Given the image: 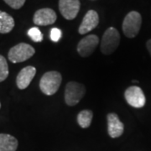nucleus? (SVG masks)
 <instances>
[{
  "label": "nucleus",
  "instance_id": "21",
  "mask_svg": "<svg viewBox=\"0 0 151 151\" xmlns=\"http://www.w3.org/2000/svg\"><path fill=\"white\" fill-rule=\"evenodd\" d=\"M0 108H1V103H0Z\"/></svg>",
  "mask_w": 151,
  "mask_h": 151
},
{
  "label": "nucleus",
  "instance_id": "18",
  "mask_svg": "<svg viewBox=\"0 0 151 151\" xmlns=\"http://www.w3.org/2000/svg\"><path fill=\"white\" fill-rule=\"evenodd\" d=\"M4 1L8 5L10 6L12 9H19L25 3V0H4Z\"/></svg>",
  "mask_w": 151,
  "mask_h": 151
},
{
  "label": "nucleus",
  "instance_id": "13",
  "mask_svg": "<svg viewBox=\"0 0 151 151\" xmlns=\"http://www.w3.org/2000/svg\"><path fill=\"white\" fill-rule=\"evenodd\" d=\"M18 140L10 134H0V151H16Z\"/></svg>",
  "mask_w": 151,
  "mask_h": 151
},
{
  "label": "nucleus",
  "instance_id": "9",
  "mask_svg": "<svg viewBox=\"0 0 151 151\" xmlns=\"http://www.w3.org/2000/svg\"><path fill=\"white\" fill-rule=\"evenodd\" d=\"M57 19V15L53 9L45 8L40 9L35 13V15L33 18V21L40 26H46L53 24Z\"/></svg>",
  "mask_w": 151,
  "mask_h": 151
},
{
  "label": "nucleus",
  "instance_id": "11",
  "mask_svg": "<svg viewBox=\"0 0 151 151\" xmlns=\"http://www.w3.org/2000/svg\"><path fill=\"white\" fill-rule=\"evenodd\" d=\"M108 119V132L111 138H119L123 134L124 130V124L120 121L116 113H109Z\"/></svg>",
  "mask_w": 151,
  "mask_h": 151
},
{
  "label": "nucleus",
  "instance_id": "6",
  "mask_svg": "<svg viewBox=\"0 0 151 151\" xmlns=\"http://www.w3.org/2000/svg\"><path fill=\"white\" fill-rule=\"evenodd\" d=\"M127 103L135 108H143L146 102L145 96L140 87L137 86H129L124 92Z\"/></svg>",
  "mask_w": 151,
  "mask_h": 151
},
{
  "label": "nucleus",
  "instance_id": "2",
  "mask_svg": "<svg viewBox=\"0 0 151 151\" xmlns=\"http://www.w3.org/2000/svg\"><path fill=\"white\" fill-rule=\"evenodd\" d=\"M120 43V35L117 29L108 28L104 32L101 41V50L104 55L113 53L119 47Z\"/></svg>",
  "mask_w": 151,
  "mask_h": 151
},
{
  "label": "nucleus",
  "instance_id": "1",
  "mask_svg": "<svg viewBox=\"0 0 151 151\" xmlns=\"http://www.w3.org/2000/svg\"><path fill=\"white\" fill-rule=\"evenodd\" d=\"M61 75L58 71L51 70L45 73L40 81V88L44 94L51 96L58 91L61 84Z\"/></svg>",
  "mask_w": 151,
  "mask_h": 151
},
{
  "label": "nucleus",
  "instance_id": "16",
  "mask_svg": "<svg viewBox=\"0 0 151 151\" xmlns=\"http://www.w3.org/2000/svg\"><path fill=\"white\" fill-rule=\"evenodd\" d=\"M9 76V65L6 59L0 55V82L4 81Z\"/></svg>",
  "mask_w": 151,
  "mask_h": 151
},
{
  "label": "nucleus",
  "instance_id": "14",
  "mask_svg": "<svg viewBox=\"0 0 151 151\" xmlns=\"http://www.w3.org/2000/svg\"><path fill=\"white\" fill-rule=\"evenodd\" d=\"M14 27V19L6 12L0 10V34H8Z\"/></svg>",
  "mask_w": 151,
  "mask_h": 151
},
{
  "label": "nucleus",
  "instance_id": "5",
  "mask_svg": "<svg viewBox=\"0 0 151 151\" xmlns=\"http://www.w3.org/2000/svg\"><path fill=\"white\" fill-rule=\"evenodd\" d=\"M86 93V87L76 81H70L65 89V102L68 106H75Z\"/></svg>",
  "mask_w": 151,
  "mask_h": 151
},
{
  "label": "nucleus",
  "instance_id": "17",
  "mask_svg": "<svg viewBox=\"0 0 151 151\" xmlns=\"http://www.w3.org/2000/svg\"><path fill=\"white\" fill-rule=\"evenodd\" d=\"M28 35L35 42H41L43 40V35L37 27L30 28L28 30Z\"/></svg>",
  "mask_w": 151,
  "mask_h": 151
},
{
  "label": "nucleus",
  "instance_id": "19",
  "mask_svg": "<svg viewBox=\"0 0 151 151\" xmlns=\"http://www.w3.org/2000/svg\"><path fill=\"white\" fill-rule=\"evenodd\" d=\"M61 37V30L57 28H53L50 30V39L52 41L57 42Z\"/></svg>",
  "mask_w": 151,
  "mask_h": 151
},
{
  "label": "nucleus",
  "instance_id": "8",
  "mask_svg": "<svg viewBox=\"0 0 151 151\" xmlns=\"http://www.w3.org/2000/svg\"><path fill=\"white\" fill-rule=\"evenodd\" d=\"M79 0H60L59 9L62 16L67 20H72L77 16L80 10Z\"/></svg>",
  "mask_w": 151,
  "mask_h": 151
},
{
  "label": "nucleus",
  "instance_id": "12",
  "mask_svg": "<svg viewBox=\"0 0 151 151\" xmlns=\"http://www.w3.org/2000/svg\"><path fill=\"white\" fill-rule=\"evenodd\" d=\"M35 74H36V69L34 66L29 65L23 68L17 76V86L21 90L27 88L33 80V78L35 77Z\"/></svg>",
  "mask_w": 151,
  "mask_h": 151
},
{
  "label": "nucleus",
  "instance_id": "4",
  "mask_svg": "<svg viewBox=\"0 0 151 151\" xmlns=\"http://www.w3.org/2000/svg\"><path fill=\"white\" fill-rule=\"evenodd\" d=\"M35 53V50L30 45L26 43H19L9 50L8 57L11 62L19 63L31 58Z\"/></svg>",
  "mask_w": 151,
  "mask_h": 151
},
{
  "label": "nucleus",
  "instance_id": "20",
  "mask_svg": "<svg viewBox=\"0 0 151 151\" xmlns=\"http://www.w3.org/2000/svg\"><path fill=\"white\" fill-rule=\"evenodd\" d=\"M146 46H147V49L150 52V54L151 55V40H149L147 41V44H146Z\"/></svg>",
  "mask_w": 151,
  "mask_h": 151
},
{
  "label": "nucleus",
  "instance_id": "10",
  "mask_svg": "<svg viewBox=\"0 0 151 151\" xmlns=\"http://www.w3.org/2000/svg\"><path fill=\"white\" fill-rule=\"evenodd\" d=\"M99 17L98 14L95 10H89L83 18L81 25L78 29V32L81 35H85L86 33L92 31L98 25Z\"/></svg>",
  "mask_w": 151,
  "mask_h": 151
},
{
  "label": "nucleus",
  "instance_id": "3",
  "mask_svg": "<svg viewBox=\"0 0 151 151\" xmlns=\"http://www.w3.org/2000/svg\"><path fill=\"white\" fill-rule=\"evenodd\" d=\"M142 18L139 13L136 11L129 12L123 22V31L128 38H134L140 30Z\"/></svg>",
  "mask_w": 151,
  "mask_h": 151
},
{
  "label": "nucleus",
  "instance_id": "7",
  "mask_svg": "<svg viewBox=\"0 0 151 151\" xmlns=\"http://www.w3.org/2000/svg\"><path fill=\"white\" fill-rule=\"evenodd\" d=\"M99 44V38L95 35H89L81 39L77 45V52L81 57H88L95 51Z\"/></svg>",
  "mask_w": 151,
  "mask_h": 151
},
{
  "label": "nucleus",
  "instance_id": "15",
  "mask_svg": "<svg viewBox=\"0 0 151 151\" xmlns=\"http://www.w3.org/2000/svg\"><path fill=\"white\" fill-rule=\"evenodd\" d=\"M93 113L91 110H82L77 115V123L83 129L88 128L92 123Z\"/></svg>",
  "mask_w": 151,
  "mask_h": 151
}]
</instances>
